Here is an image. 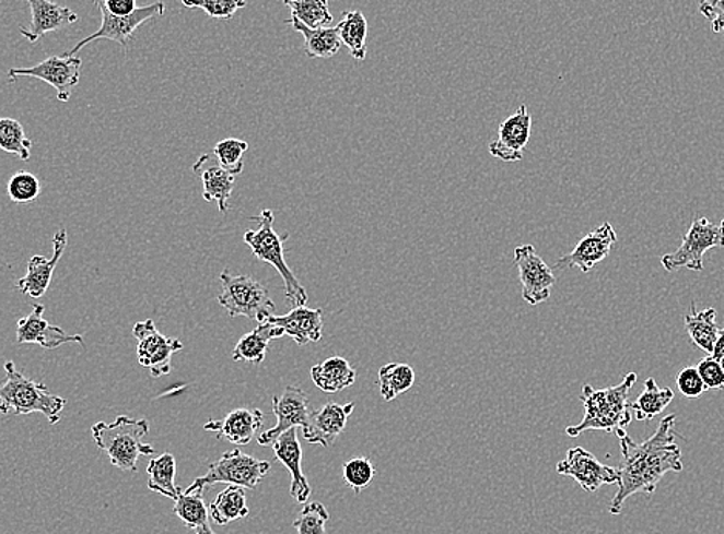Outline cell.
<instances>
[{"label": "cell", "instance_id": "6da1fadb", "mask_svg": "<svg viewBox=\"0 0 724 534\" xmlns=\"http://www.w3.org/2000/svg\"><path fill=\"white\" fill-rule=\"evenodd\" d=\"M675 415L663 417L657 431L644 442L637 443L628 435L620 439L618 491L609 507V513L614 517L621 513L626 500L633 495H654L667 473L681 472V449L675 442Z\"/></svg>", "mask_w": 724, "mask_h": 534}, {"label": "cell", "instance_id": "7a4b0ae2", "mask_svg": "<svg viewBox=\"0 0 724 534\" xmlns=\"http://www.w3.org/2000/svg\"><path fill=\"white\" fill-rule=\"evenodd\" d=\"M637 379L639 375L629 373L618 385L602 390L584 385L580 394L584 405L583 420L565 428V435L569 438H579L584 431H606L614 432L618 439L624 438L632 420L629 393Z\"/></svg>", "mask_w": 724, "mask_h": 534}, {"label": "cell", "instance_id": "3957f363", "mask_svg": "<svg viewBox=\"0 0 724 534\" xmlns=\"http://www.w3.org/2000/svg\"><path fill=\"white\" fill-rule=\"evenodd\" d=\"M5 381L0 383V413L9 416H24L30 413H40L48 423L55 425L60 420V413L66 408L67 401L55 396L47 385L26 378L17 370L16 364L7 363Z\"/></svg>", "mask_w": 724, "mask_h": 534}, {"label": "cell", "instance_id": "277c9868", "mask_svg": "<svg viewBox=\"0 0 724 534\" xmlns=\"http://www.w3.org/2000/svg\"><path fill=\"white\" fill-rule=\"evenodd\" d=\"M149 430L147 419L118 416L110 424H94L92 435L96 446L105 451L113 465L124 472H136L139 458L156 453L152 446L143 442Z\"/></svg>", "mask_w": 724, "mask_h": 534}, {"label": "cell", "instance_id": "5b68a950", "mask_svg": "<svg viewBox=\"0 0 724 534\" xmlns=\"http://www.w3.org/2000/svg\"><path fill=\"white\" fill-rule=\"evenodd\" d=\"M258 222V229H248L244 235V242L250 247L252 253L262 262L270 263L281 274L285 285V297L293 307L305 306L308 300L307 292L296 280L284 258V244L289 235L279 236L273 228L275 214L271 210H262L259 216L250 217Z\"/></svg>", "mask_w": 724, "mask_h": 534}, {"label": "cell", "instance_id": "8992f818", "mask_svg": "<svg viewBox=\"0 0 724 534\" xmlns=\"http://www.w3.org/2000/svg\"><path fill=\"white\" fill-rule=\"evenodd\" d=\"M220 280L222 293L218 296V302L227 311L230 318L244 316L261 325L273 315V300L261 282L245 274L233 276L229 270L221 273Z\"/></svg>", "mask_w": 724, "mask_h": 534}, {"label": "cell", "instance_id": "52a82bcc", "mask_svg": "<svg viewBox=\"0 0 724 534\" xmlns=\"http://www.w3.org/2000/svg\"><path fill=\"white\" fill-rule=\"evenodd\" d=\"M270 468V462L253 458L240 449L225 451L220 461L209 465V472L206 475L196 477L194 484L184 491L203 490V488L217 484L236 485V487L255 490L264 477L269 475Z\"/></svg>", "mask_w": 724, "mask_h": 534}, {"label": "cell", "instance_id": "ba28073f", "mask_svg": "<svg viewBox=\"0 0 724 534\" xmlns=\"http://www.w3.org/2000/svg\"><path fill=\"white\" fill-rule=\"evenodd\" d=\"M715 247H724V219L716 225L708 217H700L692 222L680 248L674 253L662 256V265L666 272L681 269L703 272V256Z\"/></svg>", "mask_w": 724, "mask_h": 534}, {"label": "cell", "instance_id": "9c48e42d", "mask_svg": "<svg viewBox=\"0 0 724 534\" xmlns=\"http://www.w3.org/2000/svg\"><path fill=\"white\" fill-rule=\"evenodd\" d=\"M97 9L101 11L102 24L100 29L96 33H93L92 36L85 37L81 43L74 45L70 51H67L66 58H77L79 51L85 47V45L94 43V40L107 39L113 40V43H118L120 47L128 48V44L135 39V33L145 22L152 21L154 17H162L165 13V5L162 2L153 3V5L138 7V10L135 11L131 16L118 17L113 16L110 11L105 9L104 2L97 0Z\"/></svg>", "mask_w": 724, "mask_h": 534}, {"label": "cell", "instance_id": "30bf717a", "mask_svg": "<svg viewBox=\"0 0 724 534\" xmlns=\"http://www.w3.org/2000/svg\"><path fill=\"white\" fill-rule=\"evenodd\" d=\"M133 336L138 341L136 353L139 364L145 367L153 378L168 375L172 371V357L184 348L183 342L164 336L152 319L136 323Z\"/></svg>", "mask_w": 724, "mask_h": 534}, {"label": "cell", "instance_id": "8fae6325", "mask_svg": "<svg viewBox=\"0 0 724 534\" xmlns=\"http://www.w3.org/2000/svg\"><path fill=\"white\" fill-rule=\"evenodd\" d=\"M82 59L66 58V56H51L37 66L30 69H11L9 71L10 82L17 78H36L47 82L58 93L60 103H68L74 86L81 81Z\"/></svg>", "mask_w": 724, "mask_h": 534}, {"label": "cell", "instance_id": "7c38bea8", "mask_svg": "<svg viewBox=\"0 0 724 534\" xmlns=\"http://www.w3.org/2000/svg\"><path fill=\"white\" fill-rule=\"evenodd\" d=\"M514 259L518 266L519 282L523 287V299L529 306L545 302L552 293L557 277L552 269L542 261L541 256L535 251L534 246H519L515 248Z\"/></svg>", "mask_w": 724, "mask_h": 534}, {"label": "cell", "instance_id": "4fadbf2b", "mask_svg": "<svg viewBox=\"0 0 724 534\" xmlns=\"http://www.w3.org/2000/svg\"><path fill=\"white\" fill-rule=\"evenodd\" d=\"M557 473L561 476L572 477L582 485L586 493H595L603 485L618 484V468L602 464L591 451L583 447H573L568 451L563 461L558 462Z\"/></svg>", "mask_w": 724, "mask_h": 534}, {"label": "cell", "instance_id": "5bb4252c", "mask_svg": "<svg viewBox=\"0 0 724 534\" xmlns=\"http://www.w3.org/2000/svg\"><path fill=\"white\" fill-rule=\"evenodd\" d=\"M273 415L277 417V425L258 436L259 446L271 447L285 431L304 427L311 415L307 393L300 387H285L279 396L273 397Z\"/></svg>", "mask_w": 724, "mask_h": 534}, {"label": "cell", "instance_id": "9a60e30c", "mask_svg": "<svg viewBox=\"0 0 724 534\" xmlns=\"http://www.w3.org/2000/svg\"><path fill=\"white\" fill-rule=\"evenodd\" d=\"M32 313L19 319L16 341L17 344H36L45 349H56L66 344H79L85 347L84 336L70 334L60 327L51 325L45 321V307L40 304L32 307Z\"/></svg>", "mask_w": 724, "mask_h": 534}, {"label": "cell", "instance_id": "2e32d148", "mask_svg": "<svg viewBox=\"0 0 724 534\" xmlns=\"http://www.w3.org/2000/svg\"><path fill=\"white\" fill-rule=\"evenodd\" d=\"M617 242V233L610 222H605L602 227L594 229L584 236L569 254L558 259L557 269H576L583 273H589L597 263L605 261L612 247Z\"/></svg>", "mask_w": 724, "mask_h": 534}, {"label": "cell", "instance_id": "e0dca14e", "mask_svg": "<svg viewBox=\"0 0 724 534\" xmlns=\"http://www.w3.org/2000/svg\"><path fill=\"white\" fill-rule=\"evenodd\" d=\"M530 133V112L526 105H519L518 110L503 120L498 128V139L489 145V152L503 162L522 161L524 150L529 144Z\"/></svg>", "mask_w": 724, "mask_h": 534}, {"label": "cell", "instance_id": "ac0fdd59", "mask_svg": "<svg viewBox=\"0 0 724 534\" xmlns=\"http://www.w3.org/2000/svg\"><path fill=\"white\" fill-rule=\"evenodd\" d=\"M357 404H337L329 402L319 410L311 412L307 423L303 427V436L308 443H318L323 447H331L337 441L338 436L345 431L347 420L352 415Z\"/></svg>", "mask_w": 724, "mask_h": 534}, {"label": "cell", "instance_id": "d6986e66", "mask_svg": "<svg viewBox=\"0 0 724 534\" xmlns=\"http://www.w3.org/2000/svg\"><path fill=\"white\" fill-rule=\"evenodd\" d=\"M68 244L67 229L60 228L56 232L52 238V258L48 259L45 256H33L28 262V272L22 280L17 281L16 287L19 292L24 295L39 299L43 297L47 289L50 288L52 273H55L56 265L62 259L63 251H66Z\"/></svg>", "mask_w": 724, "mask_h": 534}, {"label": "cell", "instance_id": "ffe728a7", "mask_svg": "<svg viewBox=\"0 0 724 534\" xmlns=\"http://www.w3.org/2000/svg\"><path fill=\"white\" fill-rule=\"evenodd\" d=\"M267 322L282 329L285 336L292 337L297 345L304 347L323 337L324 311L323 308L293 307L289 315H271Z\"/></svg>", "mask_w": 724, "mask_h": 534}, {"label": "cell", "instance_id": "44dd1931", "mask_svg": "<svg viewBox=\"0 0 724 534\" xmlns=\"http://www.w3.org/2000/svg\"><path fill=\"white\" fill-rule=\"evenodd\" d=\"M271 449L275 451V458L292 475V485H290L292 498H295L300 503L307 502V499L311 498L312 487L303 473V449H301V443L297 441L296 428L279 436Z\"/></svg>", "mask_w": 724, "mask_h": 534}, {"label": "cell", "instance_id": "7402d4cb", "mask_svg": "<svg viewBox=\"0 0 724 534\" xmlns=\"http://www.w3.org/2000/svg\"><path fill=\"white\" fill-rule=\"evenodd\" d=\"M26 5L32 10V28H19V33L32 44L37 43L47 33L58 32L63 26L79 21V16L73 10L55 2L28 0Z\"/></svg>", "mask_w": 724, "mask_h": 534}, {"label": "cell", "instance_id": "603a6c76", "mask_svg": "<svg viewBox=\"0 0 724 534\" xmlns=\"http://www.w3.org/2000/svg\"><path fill=\"white\" fill-rule=\"evenodd\" d=\"M264 423V413L259 408H237L222 420H210L203 425L207 431H217L218 438H225L236 446H247L255 438Z\"/></svg>", "mask_w": 724, "mask_h": 534}, {"label": "cell", "instance_id": "cb8c5ba5", "mask_svg": "<svg viewBox=\"0 0 724 534\" xmlns=\"http://www.w3.org/2000/svg\"><path fill=\"white\" fill-rule=\"evenodd\" d=\"M210 161V154H202L194 165V171L201 176L203 199L207 202H217L220 212L225 214L229 212V199L235 188V176L230 175L220 164Z\"/></svg>", "mask_w": 724, "mask_h": 534}, {"label": "cell", "instance_id": "d4e9b609", "mask_svg": "<svg viewBox=\"0 0 724 534\" xmlns=\"http://www.w3.org/2000/svg\"><path fill=\"white\" fill-rule=\"evenodd\" d=\"M312 381L324 393H338L352 387L357 381V371L349 360L341 356H331L311 370Z\"/></svg>", "mask_w": 724, "mask_h": 534}, {"label": "cell", "instance_id": "484cf974", "mask_svg": "<svg viewBox=\"0 0 724 534\" xmlns=\"http://www.w3.org/2000/svg\"><path fill=\"white\" fill-rule=\"evenodd\" d=\"M285 336L284 331L273 323H261L252 333L245 334L233 349V360L259 365L267 356L271 341Z\"/></svg>", "mask_w": 724, "mask_h": 534}, {"label": "cell", "instance_id": "4316f807", "mask_svg": "<svg viewBox=\"0 0 724 534\" xmlns=\"http://www.w3.org/2000/svg\"><path fill=\"white\" fill-rule=\"evenodd\" d=\"M287 24L293 26L295 32L304 37V50L308 58L329 59L334 58L341 50L342 44L339 39L338 26H327V28H307L301 24L296 17L290 16Z\"/></svg>", "mask_w": 724, "mask_h": 534}, {"label": "cell", "instance_id": "83f0119b", "mask_svg": "<svg viewBox=\"0 0 724 534\" xmlns=\"http://www.w3.org/2000/svg\"><path fill=\"white\" fill-rule=\"evenodd\" d=\"M175 502L173 511L188 530L195 534H217L211 530L210 510L203 502V490L194 493L183 490Z\"/></svg>", "mask_w": 724, "mask_h": 534}, {"label": "cell", "instance_id": "f1b7e54d", "mask_svg": "<svg viewBox=\"0 0 724 534\" xmlns=\"http://www.w3.org/2000/svg\"><path fill=\"white\" fill-rule=\"evenodd\" d=\"M685 327L693 345H697V347L711 356L716 337H719L720 331H722L716 325V311L714 308H704V310L697 311L696 304L692 302L691 313L685 316Z\"/></svg>", "mask_w": 724, "mask_h": 534}, {"label": "cell", "instance_id": "f546056e", "mask_svg": "<svg viewBox=\"0 0 724 534\" xmlns=\"http://www.w3.org/2000/svg\"><path fill=\"white\" fill-rule=\"evenodd\" d=\"M248 513H250V509L247 506L245 488L236 487V485H229L210 506L211 519L218 525H227L230 522L240 521V519L248 517Z\"/></svg>", "mask_w": 724, "mask_h": 534}, {"label": "cell", "instance_id": "4dcf8cb0", "mask_svg": "<svg viewBox=\"0 0 724 534\" xmlns=\"http://www.w3.org/2000/svg\"><path fill=\"white\" fill-rule=\"evenodd\" d=\"M339 39L341 44L349 48L350 56L354 60L365 59L367 56V19L361 11H346L345 17L338 24Z\"/></svg>", "mask_w": 724, "mask_h": 534}, {"label": "cell", "instance_id": "1f68e13d", "mask_svg": "<svg viewBox=\"0 0 724 534\" xmlns=\"http://www.w3.org/2000/svg\"><path fill=\"white\" fill-rule=\"evenodd\" d=\"M149 473V488L154 493L176 500L179 498L183 488L176 487V459L173 454L164 453L161 456L153 458L147 466Z\"/></svg>", "mask_w": 724, "mask_h": 534}, {"label": "cell", "instance_id": "d6a6232c", "mask_svg": "<svg viewBox=\"0 0 724 534\" xmlns=\"http://www.w3.org/2000/svg\"><path fill=\"white\" fill-rule=\"evenodd\" d=\"M673 401V390L659 389L655 379L649 378L644 382V389L641 391L640 396L631 404V408L635 412L637 419L651 420L655 416L662 415Z\"/></svg>", "mask_w": 724, "mask_h": 534}, {"label": "cell", "instance_id": "836d02e7", "mask_svg": "<svg viewBox=\"0 0 724 534\" xmlns=\"http://www.w3.org/2000/svg\"><path fill=\"white\" fill-rule=\"evenodd\" d=\"M414 370L407 364H387L379 368V391L384 401L390 402L412 389Z\"/></svg>", "mask_w": 724, "mask_h": 534}, {"label": "cell", "instance_id": "e575fe53", "mask_svg": "<svg viewBox=\"0 0 724 534\" xmlns=\"http://www.w3.org/2000/svg\"><path fill=\"white\" fill-rule=\"evenodd\" d=\"M285 5L292 11V16L307 28H327L334 22L326 0H287Z\"/></svg>", "mask_w": 724, "mask_h": 534}, {"label": "cell", "instance_id": "d590c367", "mask_svg": "<svg viewBox=\"0 0 724 534\" xmlns=\"http://www.w3.org/2000/svg\"><path fill=\"white\" fill-rule=\"evenodd\" d=\"M33 142L26 138L24 127L16 119H0V150L22 161L32 159Z\"/></svg>", "mask_w": 724, "mask_h": 534}, {"label": "cell", "instance_id": "8d00e7d4", "mask_svg": "<svg viewBox=\"0 0 724 534\" xmlns=\"http://www.w3.org/2000/svg\"><path fill=\"white\" fill-rule=\"evenodd\" d=\"M248 144L241 139L229 138L214 145L213 154L218 164L230 175L237 176L244 170L243 154L247 152Z\"/></svg>", "mask_w": 724, "mask_h": 534}, {"label": "cell", "instance_id": "74e56055", "mask_svg": "<svg viewBox=\"0 0 724 534\" xmlns=\"http://www.w3.org/2000/svg\"><path fill=\"white\" fill-rule=\"evenodd\" d=\"M375 475V465H373L371 459L367 458L350 459V461H347L346 464L342 465L345 483L347 487L352 488L357 495L371 485Z\"/></svg>", "mask_w": 724, "mask_h": 534}, {"label": "cell", "instance_id": "f35d334b", "mask_svg": "<svg viewBox=\"0 0 724 534\" xmlns=\"http://www.w3.org/2000/svg\"><path fill=\"white\" fill-rule=\"evenodd\" d=\"M329 518V511L323 503L311 502L304 506V509L297 514L293 529L297 534H327L326 524Z\"/></svg>", "mask_w": 724, "mask_h": 534}, {"label": "cell", "instance_id": "ab89813d", "mask_svg": "<svg viewBox=\"0 0 724 534\" xmlns=\"http://www.w3.org/2000/svg\"><path fill=\"white\" fill-rule=\"evenodd\" d=\"M7 188H9L11 201L16 202V204H28V202L36 201L40 195L39 179L33 173L24 170L11 176Z\"/></svg>", "mask_w": 724, "mask_h": 534}, {"label": "cell", "instance_id": "60d3db41", "mask_svg": "<svg viewBox=\"0 0 724 534\" xmlns=\"http://www.w3.org/2000/svg\"><path fill=\"white\" fill-rule=\"evenodd\" d=\"M247 3L244 0H201V2H190L184 0V7L187 9H201L214 19H232L237 10L244 9Z\"/></svg>", "mask_w": 724, "mask_h": 534}, {"label": "cell", "instance_id": "b9f144b4", "mask_svg": "<svg viewBox=\"0 0 724 534\" xmlns=\"http://www.w3.org/2000/svg\"><path fill=\"white\" fill-rule=\"evenodd\" d=\"M677 387L682 396L689 399L703 396L704 391H708L697 367L682 368L677 378Z\"/></svg>", "mask_w": 724, "mask_h": 534}, {"label": "cell", "instance_id": "7bdbcfd3", "mask_svg": "<svg viewBox=\"0 0 724 534\" xmlns=\"http://www.w3.org/2000/svg\"><path fill=\"white\" fill-rule=\"evenodd\" d=\"M699 370L701 381L704 382L707 390H723L724 389V371L719 360L712 359L711 356L704 357L699 365H696Z\"/></svg>", "mask_w": 724, "mask_h": 534}, {"label": "cell", "instance_id": "ee69618b", "mask_svg": "<svg viewBox=\"0 0 724 534\" xmlns=\"http://www.w3.org/2000/svg\"><path fill=\"white\" fill-rule=\"evenodd\" d=\"M700 13L709 19L714 33L724 32V0H708L700 3Z\"/></svg>", "mask_w": 724, "mask_h": 534}, {"label": "cell", "instance_id": "f6af8a7d", "mask_svg": "<svg viewBox=\"0 0 724 534\" xmlns=\"http://www.w3.org/2000/svg\"><path fill=\"white\" fill-rule=\"evenodd\" d=\"M102 2H104L105 9L110 11L113 16H131L138 10L135 0H102Z\"/></svg>", "mask_w": 724, "mask_h": 534}, {"label": "cell", "instance_id": "bcb514c9", "mask_svg": "<svg viewBox=\"0 0 724 534\" xmlns=\"http://www.w3.org/2000/svg\"><path fill=\"white\" fill-rule=\"evenodd\" d=\"M712 359L722 360L724 357V329L720 331L719 337H716L714 349H712Z\"/></svg>", "mask_w": 724, "mask_h": 534}, {"label": "cell", "instance_id": "7dc6e473", "mask_svg": "<svg viewBox=\"0 0 724 534\" xmlns=\"http://www.w3.org/2000/svg\"><path fill=\"white\" fill-rule=\"evenodd\" d=\"M720 365H722L723 371H724V357L722 360H720Z\"/></svg>", "mask_w": 724, "mask_h": 534}]
</instances>
